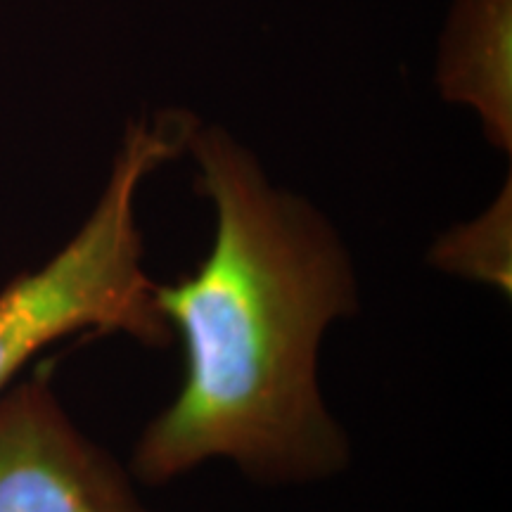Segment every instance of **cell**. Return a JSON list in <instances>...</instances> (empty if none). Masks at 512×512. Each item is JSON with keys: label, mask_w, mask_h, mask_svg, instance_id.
Listing matches in <instances>:
<instances>
[{"label": "cell", "mask_w": 512, "mask_h": 512, "mask_svg": "<svg viewBox=\"0 0 512 512\" xmlns=\"http://www.w3.org/2000/svg\"><path fill=\"white\" fill-rule=\"evenodd\" d=\"M434 79L441 98L467 107L498 152L512 150V0H453Z\"/></svg>", "instance_id": "277c9868"}, {"label": "cell", "mask_w": 512, "mask_h": 512, "mask_svg": "<svg viewBox=\"0 0 512 512\" xmlns=\"http://www.w3.org/2000/svg\"><path fill=\"white\" fill-rule=\"evenodd\" d=\"M512 188L505 181L494 202L475 219L439 235L430 249V264L510 294L512 287Z\"/></svg>", "instance_id": "5b68a950"}, {"label": "cell", "mask_w": 512, "mask_h": 512, "mask_svg": "<svg viewBox=\"0 0 512 512\" xmlns=\"http://www.w3.org/2000/svg\"><path fill=\"white\" fill-rule=\"evenodd\" d=\"M195 121L178 110L131 121L110 178L74 238L0 290V394L36 354L79 332H117L147 349L171 347L174 332L145 271L136 204L147 178L185 155Z\"/></svg>", "instance_id": "7a4b0ae2"}, {"label": "cell", "mask_w": 512, "mask_h": 512, "mask_svg": "<svg viewBox=\"0 0 512 512\" xmlns=\"http://www.w3.org/2000/svg\"><path fill=\"white\" fill-rule=\"evenodd\" d=\"M0 512H155L128 472L83 434L48 370L0 394Z\"/></svg>", "instance_id": "3957f363"}, {"label": "cell", "mask_w": 512, "mask_h": 512, "mask_svg": "<svg viewBox=\"0 0 512 512\" xmlns=\"http://www.w3.org/2000/svg\"><path fill=\"white\" fill-rule=\"evenodd\" d=\"M185 155L214 209V238L195 273L155 290L185 375L136 441L131 475L164 486L228 460L268 486L335 477L351 444L320 394L318 351L361 304L349 249L226 128L197 121Z\"/></svg>", "instance_id": "6da1fadb"}]
</instances>
